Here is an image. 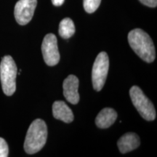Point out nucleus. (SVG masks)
<instances>
[{"label": "nucleus", "mask_w": 157, "mask_h": 157, "mask_svg": "<svg viewBox=\"0 0 157 157\" xmlns=\"http://www.w3.org/2000/svg\"><path fill=\"white\" fill-rule=\"evenodd\" d=\"M128 42L134 52L142 60L152 63L156 58L154 44L152 39L142 29H133L128 34Z\"/></svg>", "instance_id": "f257e3e1"}, {"label": "nucleus", "mask_w": 157, "mask_h": 157, "mask_svg": "<svg viewBox=\"0 0 157 157\" xmlns=\"http://www.w3.org/2000/svg\"><path fill=\"white\" fill-rule=\"evenodd\" d=\"M48 138V127L42 119H37L33 121L25 136L24 150L29 154H36L42 149Z\"/></svg>", "instance_id": "f03ea898"}, {"label": "nucleus", "mask_w": 157, "mask_h": 157, "mask_svg": "<svg viewBox=\"0 0 157 157\" xmlns=\"http://www.w3.org/2000/svg\"><path fill=\"white\" fill-rule=\"evenodd\" d=\"M16 64L10 56H6L0 63V78L4 93L7 96L13 95L16 90Z\"/></svg>", "instance_id": "7ed1b4c3"}, {"label": "nucleus", "mask_w": 157, "mask_h": 157, "mask_svg": "<svg viewBox=\"0 0 157 157\" xmlns=\"http://www.w3.org/2000/svg\"><path fill=\"white\" fill-rule=\"evenodd\" d=\"M129 95L133 105L143 119L147 121H154L156 119V110L151 101L143 93L137 86H133L129 90Z\"/></svg>", "instance_id": "20e7f679"}, {"label": "nucleus", "mask_w": 157, "mask_h": 157, "mask_svg": "<svg viewBox=\"0 0 157 157\" xmlns=\"http://www.w3.org/2000/svg\"><path fill=\"white\" fill-rule=\"evenodd\" d=\"M109 68V56L105 52H101L96 58L92 70V81L93 88L96 91H100L103 87Z\"/></svg>", "instance_id": "39448f33"}, {"label": "nucleus", "mask_w": 157, "mask_h": 157, "mask_svg": "<svg viewBox=\"0 0 157 157\" xmlns=\"http://www.w3.org/2000/svg\"><path fill=\"white\" fill-rule=\"evenodd\" d=\"M42 51L44 62L49 66H54L60 61V53L57 38L53 34L44 36L42 44Z\"/></svg>", "instance_id": "423d86ee"}, {"label": "nucleus", "mask_w": 157, "mask_h": 157, "mask_svg": "<svg viewBox=\"0 0 157 157\" xmlns=\"http://www.w3.org/2000/svg\"><path fill=\"white\" fill-rule=\"evenodd\" d=\"M37 5V0H19L15 6L14 15L17 23L26 25L31 21Z\"/></svg>", "instance_id": "0eeeda50"}, {"label": "nucleus", "mask_w": 157, "mask_h": 157, "mask_svg": "<svg viewBox=\"0 0 157 157\" xmlns=\"http://www.w3.org/2000/svg\"><path fill=\"white\" fill-rule=\"evenodd\" d=\"M78 78L74 75H69L64 80L63 88V95L68 102L72 104H77L79 101L78 95Z\"/></svg>", "instance_id": "6e6552de"}, {"label": "nucleus", "mask_w": 157, "mask_h": 157, "mask_svg": "<svg viewBox=\"0 0 157 157\" xmlns=\"http://www.w3.org/2000/svg\"><path fill=\"white\" fill-rule=\"evenodd\" d=\"M140 140L138 135L133 132H128L121 136L117 145L121 154H126L136 149L140 146Z\"/></svg>", "instance_id": "1a4fd4ad"}, {"label": "nucleus", "mask_w": 157, "mask_h": 157, "mask_svg": "<svg viewBox=\"0 0 157 157\" xmlns=\"http://www.w3.org/2000/svg\"><path fill=\"white\" fill-rule=\"evenodd\" d=\"M53 117L66 123H71L74 120V113L63 101H56L52 105Z\"/></svg>", "instance_id": "9d476101"}, {"label": "nucleus", "mask_w": 157, "mask_h": 157, "mask_svg": "<svg viewBox=\"0 0 157 157\" xmlns=\"http://www.w3.org/2000/svg\"><path fill=\"white\" fill-rule=\"evenodd\" d=\"M117 119V113L111 108H105L98 113L95 119L96 125L101 129L111 127Z\"/></svg>", "instance_id": "9b49d317"}, {"label": "nucleus", "mask_w": 157, "mask_h": 157, "mask_svg": "<svg viewBox=\"0 0 157 157\" xmlns=\"http://www.w3.org/2000/svg\"><path fill=\"white\" fill-rule=\"evenodd\" d=\"M75 33V26L71 19L66 17L62 20L59 25V35L63 39L71 37Z\"/></svg>", "instance_id": "f8f14e48"}, {"label": "nucleus", "mask_w": 157, "mask_h": 157, "mask_svg": "<svg viewBox=\"0 0 157 157\" xmlns=\"http://www.w3.org/2000/svg\"><path fill=\"white\" fill-rule=\"evenodd\" d=\"M101 0H84V8L88 13H93L96 11L100 5Z\"/></svg>", "instance_id": "ddd939ff"}, {"label": "nucleus", "mask_w": 157, "mask_h": 157, "mask_svg": "<svg viewBox=\"0 0 157 157\" xmlns=\"http://www.w3.org/2000/svg\"><path fill=\"white\" fill-rule=\"evenodd\" d=\"M9 148L5 139L0 137V157L8 156Z\"/></svg>", "instance_id": "4468645a"}, {"label": "nucleus", "mask_w": 157, "mask_h": 157, "mask_svg": "<svg viewBox=\"0 0 157 157\" xmlns=\"http://www.w3.org/2000/svg\"><path fill=\"white\" fill-rule=\"evenodd\" d=\"M144 5L150 7H156L157 6V0H139Z\"/></svg>", "instance_id": "2eb2a0df"}, {"label": "nucleus", "mask_w": 157, "mask_h": 157, "mask_svg": "<svg viewBox=\"0 0 157 157\" xmlns=\"http://www.w3.org/2000/svg\"><path fill=\"white\" fill-rule=\"evenodd\" d=\"M65 0H52V2L55 6L59 7V6H61L63 4Z\"/></svg>", "instance_id": "dca6fc26"}]
</instances>
